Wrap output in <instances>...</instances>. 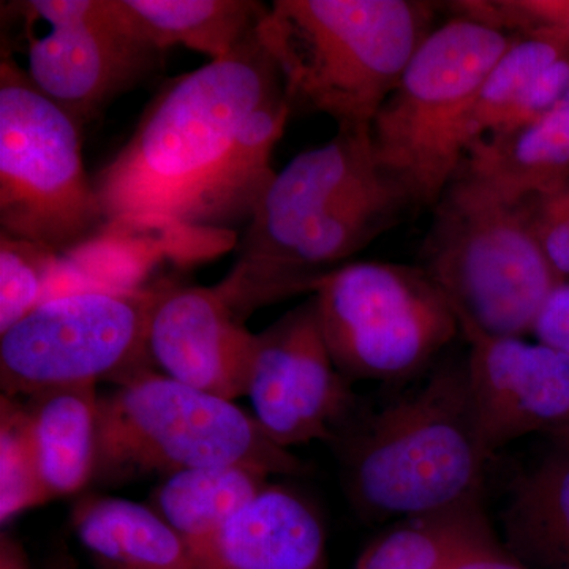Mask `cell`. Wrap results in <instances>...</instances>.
I'll return each mask as SVG.
<instances>
[{
  "label": "cell",
  "mask_w": 569,
  "mask_h": 569,
  "mask_svg": "<svg viewBox=\"0 0 569 569\" xmlns=\"http://www.w3.org/2000/svg\"><path fill=\"white\" fill-rule=\"evenodd\" d=\"M445 569H529L501 548L489 527L471 538Z\"/></svg>",
  "instance_id": "29"
},
{
  "label": "cell",
  "mask_w": 569,
  "mask_h": 569,
  "mask_svg": "<svg viewBox=\"0 0 569 569\" xmlns=\"http://www.w3.org/2000/svg\"><path fill=\"white\" fill-rule=\"evenodd\" d=\"M411 208L406 187L378 160L372 129H337L276 174L217 290L246 323L258 309L316 293Z\"/></svg>",
  "instance_id": "2"
},
{
  "label": "cell",
  "mask_w": 569,
  "mask_h": 569,
  "mask_svg": "<svg viewBox=\"0 0 569 569\" xmlns=\"http://www.w3.org/2000/svg\"><path fill=\"white\" fill-rule=\"evenodd\" d=\"M201 569H325L326 529L312 503L269 485L198 557Z\"/></svg>",
  "instance_id": "15"
},
{
  "label": "cell",
  "mask_w": 569,
  "mask_h": 569,
  "mask_svg": "<svg viewBox=\"0 0 569 569\" xmlns=\"http://www.w3.org/2000/svg\"><path fill=\"white\" fill-rule=\"evenodd\" d=\"M447 6L455 17L569 54V0H458Z\"/></svg>",
  "instance_id": "26"
},
{
  "label": "cell",
  "mask_w": 569,
  "mask_h": 569,
  "mask_svg": "<svg viewBox=\"0 0 569 569\" xmlns=\"http://www.w3.org/2000/svg\"><path fill=\"white\" fill-rule=\"evenodd\" d=\"M350 383L326 346L313 296L254 339L247 397L279 447L335 441L353 413Z\"/></svg>",
  "instance_id": "12"
},
{
  "label": "cell",
  "mask_w": 569,
  "mask_h": 569,
  "mask_svg": "<svg viewBox=\"0 0 569 569\" xmlns=\"http://www.w3.org/2000/svg\"><path fill=\"white\" fill-rule=\"evenodd\" d=\"M340 433L348 497L365 519L399 522L481 503L492 455L466 361L443 362L422 387Z\"/></svg>",
  "instance_id": "3"
},
{
  "label": "cell",
  "mask_w": 569,
  "mask_h": 569,
  "mask_svg": "<svg viewBox=\"0 0 569 569\" xmlns=\"http://www.w3.org/2000/svg\"><path fill=\"white\" fill-rule=\"evenodd\" d=\"M542 253L563 282H569V179L550 192L518 201Z\"/></svg>",
  "instance_id": "27"
},
{
  "label": "cell",
  "mask_w": 569,
  "mask_h": 569,
  "mask_svg": "<svg viewBox=\"0 0 569 569\" xmlns=\"http://www.w3.org/2000/svg\"><path fill=\"white\" fill-rule=\"evenodd\" d=\"M531 335L537 337V342L569 358V282L560 283L550 295Z\"/></svg>",
  "instance_id": "30"
},
{
  "label": "cell",
  "mask_w": 569,
  "mask_h": 569,
  "mask_svg": "<svg viewBox=\"0 0 569 569\" xmlns=\"http://www.w3.org/2000/svg\"><path fill=\"white\" fill-rule=\"evenodd\" d=\"M512 488L503 515L508 550L537 569H569V433Z\"/></svg>",
  "instance_id": "18"
},
{
  "label": "cell",
  "mask_w": 569,
  "mask_h": 569,
  "mask_svg": "<svg viewBox=\"0 0 569 569\" xmlns=\"http://www.w3.org/2000/svg\"><path fill=\"white\" fill-rule=\"evenodd\" d=\"M468 342L467 377L490 455L530 433L569 427V358L522 337L490 336L459 320Z\"/></svg>",
  "instance_id": "13"
},
{
  "label": "cell",
  "mask_w": 569,
  "mask_h": 569,
  "mask_svg": "<svg viewBox=\"0 0 569 569\" xmlns=\"http://www.w3.org/2000/svg\"><path fill=\"white\" fill-rule=\"evenodd\" d=\"M61 253L0 234V335L47 301Z\"/></svg>",
  "instance_id": "25"
},
{
  "label": "cell",
  "mask_w": 569,
  "mask_h": 569,
  "mask_svg": "<svg viewBox=\"0 0 569 569\" xmlns=\"http://www.w3.org/2000/svg\"><path fill=\"white\" fill-rule=\"evenodd\" d=\"M291 116L257 32L222 59L179 74L92 178L107 224L224 239L249 224L276 179Z\"/></svg>",
  "instance_id": "1"
},
{
  "label": "cell",
  "mask_w": 569,
  "mask_h": 569,
  "mask_svg": "<svg viewBox=\"0 0 569 569\" xmlns=\"http://www.w3.org/2000/svg\"><path fill=\"white\" fill-rule=\"evenodd\" d=\"M458 173L508 203L557 189L569 179V89L552 110L515 132L482 138Z\"/></svg>",
  "instance_id": "16"
},
{
  "label": "cell",
  "mask_w": 569,
  "mask_h": 569,
  "mask_svg": "<svg viewBox=\"0 0 569 569\" xmlns=\"http://www.w3.org/2000/svg\"><path fill=\"white\" fill-rule=\"evenodd\" d=\"M488 527L481 503L399 520L367 546L355 569H445L471 538Z\"/></svg>",
  "instance_id": "22"
},
{
  "label": "cell",
  "mask_w": 569,
  "mask_h": 569,
  "mask_svg": "<svg viewBox=\"0 0 569 569\" xmlns=\"http://www.w3.org/2000/svg\"><path fill=\"white\" fill-rule=\"evenodd\" d=\"M168 280L127 290L86 291L37 306L0 335V385L11 397L51 389L116 387L157 372L149 323Z\"/></svg>",
  "instance_id": "8"
},
{
  "label": "cell",
  "mask_w": 569,
  "mask_h": 569,
  "mask_svg": "<svg viewBox=\"0 0 569 569\" xmlns=\"http://www.w3.org/2000/svg\"><path fill=\"white\" fill-rule=\"evenodd\" d=\"M565 54L568 52L535 40L518 39L509 47L486 74L452 129L448 156L456 170L473 142L496 132L529 82Z\"/></svg>",
  "instance_id": "23"
},
{
  "label": "cell",
  "mask_w": 569,
  "mask_h": 569,
  "mask_svg": "<svg viewBox=\"0 0 569 569\" xmlns=\"http://www.w3.org/2000/svg\"><path fill=\"white\" fill-rule=\"evenodd\" d=\"M216 466L252 467L269 477L302 470L301 460L274 443L234 400L162 373H144L100 397L93 479Z\"/></svg>",
  "instance_id": "6"
},
{
  "label": "cell",
  "mask_w": 569,
  "mask_h": 569,
  "mask_svg": "<svg viewBox=\"0 0 569 569\" xmlns=\"http://www.w3.org/2000/svg\"><path fill=\"white\" fill-rule=\"evenodd\" d=\"M268 478L252 467L190 468L168 475L153 493L151 508L181 535L198 559L219 531L268 488Z\"/></svg>",
  "instance_id": "21"
},
{
  "label": "cell",
  "mask_w": 569,
  "mask_h": 569,
  "mask_svg": "<svg viewBox=\"0 0 569 569\" xmlns=\"http://www.w3.org/2000/svg\"><path fill=\"white\" fill-rule=\"evenodd\" d=\"M421 0H276L257 28L291 112H321L337 129H372L408 62L433 31Z\"/></svg>",
  "instance_id": "4"
},
{
  "label": "cell",
  "mask_w": 569,
  "mask_h": 569,
  "mask_svg": "<svg viewBox=\"0 0 569 569\" xmlns=\"http://www.w3.org/2000/svg\"><path fill=\"white\" fill-rule=\"evenodd\" d=\"M41 482L31 415L21 397L0 399V520L48 503Z\"/></svg>",
  "instance_id": "24"
},
{
  "label": "cell",
  "mask_w": 569,
  "mask_h": 569,
  "mask_svg": "<svg viewBox=\"0 0 569 569\" xmlns=\"http://www.w3.org/2000/svg\"><path fill=\"white\" fill-rule=\"evenodd\" d=\"M421 268L447 295L459 320L498 337L533 332L563 280L523 219L485 187L456 173L433 208Z\"/></svg>",
  "instance_id": "5"
},
{
  "label": "cell",
  "mask_w": 569,
  "mask_h": 569,
  "mask_svg": "<svg viewBox=\"0 0 569 569\" xmlns=\"http://www.w3.org/2000/svg\"><path fill=\"white\" fill-rule=\"evenodd\" d=\"M569 89V54L561 56L529 82L493 134L515 132L537 121L560 102ZM488 138V137H486Z\"/></svg>",
  "instance_id": "28"
},
{
  "label": "cell",
  "mask_w": 569,
  "mask_h": 569,
  "mask_svg": "<svg viewBox=\"0 0 569 569\" xmlns=\"http://www.w3.org/2000/svg\"><path fill=\"white\" fill-rule=\"evenodd\" d=\"M516 37L452 17L408 62L372 123L378 160L406 187L415 208L433 209L458 170L448 141L486 74Z\"/></svg>",
  "instance_id": "10"
},
{
  "label": "cell",
  "mask_w": 569,
  "mask_h": 569,
  "mask_svg": "<svg viewBox=\"0 0 569 569\" xmlns=\"http://www.w3.org/2000/svg\"><path fill=\"white\" fill-rule=\"evenodd\" d=\"M257 335L213 287L168 280L153 307L148 350L157 372L234 400L247 396Z\"/></svg>",
  "instance_id": "14"
},
{
  "label": "cell",
  "mask_w": 569,
  "mask_h": 569,
  "mask_svg": "<svg viewBox=\"0 0 569 569\" xmlns=\"http://www.w3.org/2000/svg\"><path fill=\"white\" fill-rule=\"evenodd\" d=\"M312 296L329 353L350 381L417 376L460 332L447 295L421 266L351 261Z\"/></svg>",
  "instance_id": "9"
},
{
  "label": "cell",
  "mask_w": 569,
  "mask_h": 569,
  "mask_svg": "<svg viewBox=\"0 0 569 569\" xmlns=\"http://www.w3.org/2000/svg\"><path fill=\"white\" fill-rule=\"evenodd\" d=\"M26 399L48 500L80 492L96 477L100 399L96 387L51 389Z\"/></svg>",
  "instance_id": "19"
},
{
  "label": "cell",
  "mask_w": 569,
  "mask_h": 569,
  "mask_svg": "<svg viewBox=\"0 0 569 569\" xmlns=\"http://www.w3.org/2000/svg\"><path fill=\"white\" fill-rule=\"evenodd\" d=\"M107 228L82 162V130L2 47L0 234L67 254Z\"/></svg>",
  "instance_id": "7"
},
{
  "label": "cell",
  "mask_w": 569,
  "mask_h": 569,
  "mask_svg": "<svg viewBox=\"0 0 569 569\" xmlns=\"http://www.w3.org/2000/svg\"><path fill=\"white\" fill-rule=\"evenodd\" d=\"M70 522L97 569H201L181 535L151 507L89 493L71 509Z\"/></svg>",
  "instance_id": "17"
},
{
  "label": "cell",
  "mask_w": 569,
  "mask_h": 569,
  "mask_svg": "<svg viewBox=\"0 0 569 569\" xmlns=\"http://www.w3.org/2000/svg\"><path fill=\"white\" fill-rule=\"evenodd\" d=\"M44 569H81L78 561L67 550L58 549L48 560Z\"/></svg>",
  "instance_id": "31"
},
{
  "label": "cell",
  "mask_w": 569,
  "mask_h": 569,
  "mask_svg": "<svg viewBox=\"0 0 569 569\" xmlns=\"http://www.w3.org/2000/svg\"><path fill=\"white\" fill-rule=\"evenodd\" d=\"M17 6L48 24L44 36H28L29 80L81 130L162 66L164 52L133 31L114 0H28Z\"/></svg>",
  "instance_id": "11"
},
{
  "label": "cell",
  "mask_w": 569,
  "mask_h": 569,
  "mask_svg": "<svg viewBox=\"0 0 569 569\" xmlns=\"http://www.w3.org/2000/svg\"><path fill=\"white\" fill-rule=\"evenodd\" d=\"M557 433H569V427H567V429L560 430V432H557ZM557 433H553V436H557ZM550 437H552V436H550Z\"/></svg>",
  "instance_id": "32"
},
{
  "label": "cell",
  "mask_w": 569,
  "mask_h": 569,
  "mask_svg": "<svg viewBox=\"0 0 569 569\" xmlns=\"http://www.w3.org/2000/svg\"><path fill=\"white\" fill-rule=\"evenodd\" d=\"M114 6L157 50L181 44L211 61L252 37L268 10L254 0H114Z\"/></svg>",
  "instance_id": "20"
}]
</instances>
